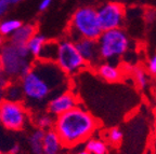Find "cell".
Returning <instances> with one entry per match:
<instances>
[{"mask_svg": "<svg viewBox=\"0 0 156 154\" xmlns=\"http://www.w3.org/2000/svg\"><path fill=\"white\" fill-rule=\"evenodd\" d=\"M23 89V104L30 114L46 110L47 104L54 96L71 89L68 77L54 62L36 59L20 79Z\"/></svg>", "mask_w": 156, "mask_h": 154, "instance_id": "1", "label": "cell"}, {"mask_svg": "<svg viewBox=\"0 0 156 154\" xmlns=\"http://www.w3.org/2000/svg\"><path fill=\"white\" fill-rule=\"evenodd\" d=\"M98 128L99 122L95 116L80 104L55 116L53 124V129L61 139L62 145L67 149L85 143L97 132Z\"/></svg>", "mask_w": 156, "mask_h": 154, "instance_id": "2", "label": "cell"}, {"mask_svg": "<svg viewBox=\"0 0 156 154\" xmlns=\"http://www.w3.org/2000/svg\"><path fill=\"white\" fill-rule=\"evenodd\" d=\"M33 57L26 45H16L9 42L2 45L0 52V67L11 80H20L32 66Z\"/></svg>", "mask_w": 156, "mask_h": 154, "instance_id": "3", "label": "cell"}, {"mask_svg": "<svg viewBox=\"0 0 156 154\" xmlns=\"http://www.w3.org/2000/svg\"><path fill=\"white\" fill-rule=\"evenodd\" d=\"M102 32L94 8L81 7L72 15L68 26V38L73 41L81 38L97 40Z\"/></svg>", "mask_w": 156, "mask_h": 154, "instance_id": "4", "label": "cell"}, {"mask_svg": "<svg viewBox=\"0 0 156 154\" xmlns=\"http://www.w3.org/2000/svg\"><path fill=\"white\" fill-rule=\"evenodd\" d=\"M97 42L101 60L110 63L119 60L130 48V39L122 28L103 30Z\"/></svg>", "mask_w": 156, "mask_h": 154, "instance_id": "5", "label": "cell"}, {"mask_svg": "<svg viewBox=\"0 0 156 154\" xmlns=\"http://www.w3.org/2000/svg\"><path fill=\"white\" fill-rule=\"evenodd\" d=\"M54 63L63 70L68 77H74L88 68L76 48L75 41L71 38H64L58 41V50Z\"/></svg>", "mask_w": 156, "mask_h": 154, "instance_id": "6", "label": "cell"}, {"mask_svg": "<svg viewBox=\"0 0 156 154\" xmlns=\"http://www.w3.org/2000/svg\"><path fill=\"white\" fill-rule=\"evenodd\" d=\"M29 111L22 101L3 99L0 102V124L8 130L17 132L24 128L29 120Z\"/></svg>", "mask_w": 156, "mask_h": 154, "instance_id": "7", "label": "cell"}, {"mask_svg": "<svg viewBox=\"0 0 156 154\" xmlns=\"http://www.w3.org/2000/svg\"><path fill=\"white\" fill-rule=\"evenodd\" d=\"M97 16L102 30L122 28L126 17V10L122 3L111 1L97 9Z\"/></svg>", "mask_w": 156, "mask_h": 154, "instance_id": "8", "label": "cell"}, {"mask_svg": "<svg viewBox=\"0 0 156 154\" xmlns=\"http://www.w3.org/2000/svg\"><path fill=\"white\" fill-rule=\"evenodd\" d=\"M79 104L80 102H79L77 95L71 89H68V91H65L61 94L54 96L49 101L47 104L46 111L55 118V116H61V114L69 111L71 109L75 108Z\"/></svg>", "mask_w": 156, "mask_h": 154, "instance_id": "9", "label": "cell"}, {"mask_svg": "<svg viewBox=\"0 0 156 154\" xmlns=\"http://www.w3.org/2000/svg\"><path fill=\"white\" fill-rule=\"evenodd\" d=\"M75 44L78 52L80 53L81 57L83 58L88 67L94 68L98 64L101 63L97 40L81 38L76 40Z\"/></svg>", "mask_w": 156, "mask_h": 154, "instance_id": "10", "label": "cell"}, {"mask_svg": "<svg viewBox=\"0 0 156 154\" xmlns=\"http://www.w3.org/2000/svg\"><path fill=\"white\" fill-rule=\"evenodd\" d=\"M93 69L101 79L110 83L118 82L122 78V69L115 63H110V62L99 63Z\"/></svg>", "mask_w": 156, "mask_h": 154, "instance_id": "11", "label": "cell"}, {"mask_svg": "<svg viewBox=\"0 0 156 154\" xmlns=\"http://www.w3.org/2000/svg\"><path fill=\"white\" fill-rule=\"evenodd\" d=\"M63 148L61 139L53 128L44 130L42 139V154H61Z\"/></svg>", "mask_w": 156, "mask_h": 154, "instance_id": "12", "label": "cell"}, {"mask_svg": "<svg viewBox=\"0 0 156 154\" xmlns=\"http://www.w3.org/2000/svg\"><path fill=\"white\" fill-rule=\"evenodd\" d=\"M36 32L37 28L34 24H22L10 36V42L16 45H25Z\"/></svg>", "mask_w": 156, "mask_h": 154, "instance_id": "13", "label": "cell"}, {"mask_svg": "<svg viewBox=\"0 0 156 154\" xmlns=\"http://www.w3.org/2000/svg\"><path fill=\"white\" fill-rule=\"evenodd\" d=\"M5 99L11 101H22L23 102V89L20 80H11L3 89Z\"/></svg>", "mask_w": 156, "mask_h": 154, "instance_id": "14", "label": "cell"}, {"mask_svg": "<svg viewBox=\"0 0 156 154\" xmlns=\"http://www.w3.org/2000/svg\"><path fill=\"white\" fill-rule=\"evenodd\" d=\"M58 50V41L47 40L42 45L40 53L37 59L46 60V62H55Z\"/></svg>", "mask_w": 156, "mask_h": 154, "instance_id": "15", "label": "cell"}, {"mask_svg": "<svg viewBox=\"0 0 156 154\" xmlns=\"http://www.w3.org/2000/svg\"><path fill=\"white\" fill-rule=\"evenodd\" d=\"M85 149L90 154H107V143L101 138L91 137L85 142Z\"/></svg>", "mask_w": 156, "mask_h": 154, "instance_id": "16", "label": "cell"}, {"mask_svg": "<svg viewBox=\"0 0 156 154\" xmlns=\"http://www.w3.org/2000/svg\"><path fill=\"white\" fill-rule=\"evenodd\" d=\"M46 41H47L46 37L41 34H38V32H36L32 38L27 41V43L25 45H26L27 50H28L29 54H30V56L33 58H35V59L38 58L40 50H41L42 45H44V43Z\"/></svg>", "mask_w": 156, "mask_h": 154, "instance_id": "17", "label": "cell"}, {"mask_svg": "<svg viewBox=\"0 0 156 154\" xmlns=\"http://www.w3.org/2000/svg\"><path fill=\"white\" fill-rule=\"evenodd\" d=\"M33 116H34V121L35 124L37 125V128H40L42 130H48L53 128L55 118L50 113H48L46 110L38 112L36 114H33Z\"/></svg>", "mask_w": 156, "mask_h": 154, "instance_id": "18", "label": "cell"}, {"mask_svg": "<svg viewBox=\"0 0 156 154\" xmlns=\"http://www.w3.org/2000/svg\"><path fill=\"white\" fill-rule=\"evenodd\" d=\"M44 130L36 128L30 134L28 138V143L30 150L34 154H42V139H44Z\"/></svg>", "mask_w": 156, "mask_h": 154, "instance_id": "19", "label": "cell"}, {"mask_svg": "<svg viewBox=\"0 0 156 154\" xmlns=\"http://www.w3.org/2000/svg\"><path fill=\"white\" fill-rule=\"evenodd\" d=\"M21 25H22V22L19 19H3L0 22V35L2 37H10Z\"/></svg>", "mask_w": 156, "mask_h": 154, "instance_id": "20", "label": "cell"}, {"mask_svg": "<svg viewBox=\"0 0 156 154\" xmlns=\"http://www.w3.org/2000/svg\"><path fill=\"white\" fill-rule=\"evenodd\" d=\"M133 80L139 89H146L149 85V73L142 68H134Z\"/></svg>", "mask_w": 156, "mask_h": 154, "instance_id": "21", "label": "cell"}, {"mask_svg": "<svg viewBox=\"0 0 156 154\" xmlns=\"http://www.w3.org/2000/svg\"><path fill=\"white\" fill-rule=\"evenodd\" d=\"M122 137H124V134H122V132L119 128H117V127L111 128V129L105 134V139H106V141L110 142L111 145H113V146L119 145L122 140Z\"/></svg>", "mask_w": 156, "mask_h": 154, "instance_id": "22", "label": "cell"}, {"mask_svg": "<svg viewBox=\"0 0 156 154\" xmlns=\"http://www.w3.org/2000/svg\"><path fill=\"white\" fill-rule=\"evenodd\" d=\"M146 71L153 77H156V53L153 54L147 60L146 64Z\"/></svg>", "mask_w": 156, "mask_h": 154, "instance_id": "23", "label": "cell"}, {"mask_svg": "<svg viewBox=\"0 0 156 154\" xmlns=\"http://www.w3.org/2000/svg\"><path fill=\"white\" fill-rule=\"evenodd\" d=\"M51 3H52V0H41L38 5L39 11H41L42 12V11L48 10L49 8H50V5H51Z\"/></svg>", "mask_w": 156, "mask_h": 154, "instance_id": "24", "label": "cell"}, {"mask_svg": "<svg viewBox=\"0 0 156 154\" xmlns=\"http://www.w3.org/2000/svg\"><path fill=\"white\" fill-rule=\"evenodd\" d=\"M10 5H8V2L5 0H0V17H2L5 14V12L8 11Z\"/></svg>", "mask_w": 156, "mask_h": 154, "instance_id": "25", "label": "cell"}, {"mask_svg": "<svg viewBox=\"0 0 156 154\" xmlns=\"http://www.w3.org/2000/svg\"><path fill=\"white\" fill-rule=\"evenodd\" d=\"M9 5H17V3L22 2L23 0H5Z\"/></svg>", "mask_w": 156, "mask_h": 154, "instance_id": "26", "label": "cell"}, {"mask_svg": "<svg viewBox=\"0 0 156 154\" xmlns=\"http://www.w3.org/2000/svg\"><path fill=\"white\" fill-rule=\"evenodd\" d=\"M19 151H20V148L17 147V146H14V147L11 149V151H10V154H16V153H19Z\"/></svg>", "mask_w": 156, "mask_h": 154, "instance_id": "27", "label": "cell"}, {"mask_svg": "<svg viewBox=\"0 0 156 154\" xmlns=\"http://www.w3.org/2000/svg\"><path fill=\"white\" fill-rule=\"evenodd\" d=\"M75 154H90V153H89V152H88L87 150H86L85 148H83V150H78V151L76 152Z\"/></svg>", "mask_w": 156, "mask_h": 154, "instance_id": "28", "label": "cell"}, {"mask_svg": "<svg viewBox=\"0 0 156 154\" xmlns=\"http://www.w3.org/2000/svg\"><path fill=\"white\" fill-rule=\"evenodd\" d=\"M3 45V37L0 35V48Z\"/></svg>", "mask_w": 156, "mask_h": 154, "instance_id": "29", "label": "cell"}, {"mask_svg": "<svg viewBox=\"0 0 156 154\" xmlns=\"http://www.w3.org/2000/svg\"><path fill=\"white\" fill-rule=\"evenodd\" d=\"M154 136H155V139H156V119H155V122H154Z\"/></svg>", "mask_w": 156, "mask_h": 154, "instance_id": "30", "label": "cell"}, {"mask_svg": "<svg viewBox=\"0 0 156 154\" xmlns=\"http://www.w3.org/2000/svg\"><path fill=\"white\" fill-rule=\"evenodd\" d=\"M152 154H156V142L154 143V146H153V153Z\"/></svg>", "mask_w": 156, "mask_h": 154, "instance_id": "31", "label": "cell"}, {"mask_svg": "<svg viewBox=\"0 0 156 154\" xmlns=\"http://www.w3.org/2000/svg\"><path fill=\"white\" fill-rule=\"evenodd\" d=\"M0 154H2V152H1V150H0Z\"/></svg>", "mask_w": 156, "mask_h": 154, "instance_id": "32", "label": "cell"}, {"mask_svg": "<svg viewBox=\"0 0 156 154\" xmlns=\"http://www.w3.org/2000/svg\"><path fill=\"white\" fill-rule=\"evenodd\" d=\"M155 101H156V94H155Z\"/></svg>", "mask_w": 156, "mask_h": 154, "instance_id": "33", "label": "cell"}, {"mask_svg": "<svg viewBox=\"0 0 156 154\" xmlns=\"http://www.w3.org/2000/svg\"><path fill=\"white\" fill-rule=\"evenodd\" d=\"M2 154H3V153H2Z\"/></svg>", "mask_w": 156, "mask_h": 154, "instance_id": "34", "label": "cell"}]
</instances>
